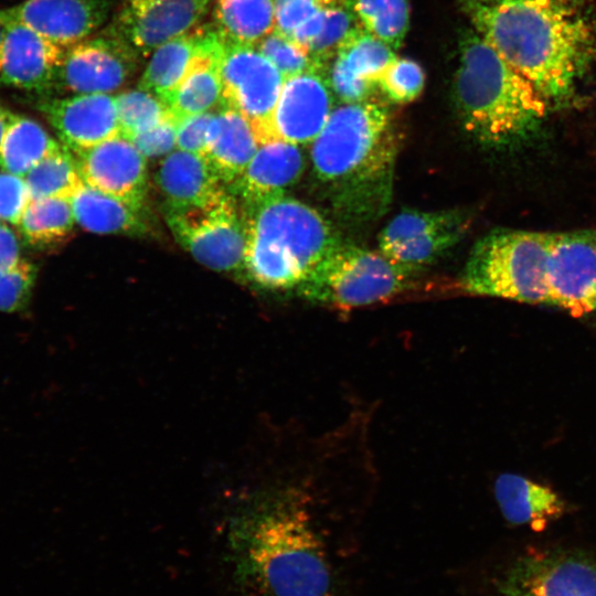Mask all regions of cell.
<instances>
[{
	"mask_svg": "<svg viewBox=\"0 0 596 596\" xmlns=\"http://www.w3.org/2000/svg\"><path fill=\"white\" fill-rule=\"evenodd\" d=\"M468 223L466 214L457 210L403 211L381 232L380 252L411 275L454 247Z\"/></svg>",
	"mask_w": 596,
	"mask_h": 596,
	"instance_id": "10",
	"label": "cell"
},
{
	"mask_svg": "<svg viewBox=\"0 0 596 596\" xmlns=\"http://www.w3.org/2000/svg\"><path fill=\"white\" fill-rule=\"evenodd\" d=\"M221 55L222 51L198 62L167 99L164 104L177 120L207 113L221 103Z\"/></svg>",
	"mask_w": 596,
	"mask_h": 596,
	"instance_id": "28",
	"label": "cell"
},
{
	"mask_svg": "<svg viewBox=\"0 0 596 596\" xmlns=\"http://www.w3.org/2000/svg\"><path fill=\"white\" fill-rule=\"evenodd\" d=\"M351 0H275V29L307 50L326 10Z\"/></svg>",
	"mask_w": 596,
	"mask_h": 596,
	"instance_id": "33",
	"label": "cell"
},
{
	"mask_svg": "<svg viewBox=\"0 0 596 596\" xmlns=\"http://www.w3.org/2000/svg\"><path fill=\"white\" fill-rule=\"evenodd\" d=\"M396 140L387 108L371 99L333 108L311 142L317 180L333 205L349 217L383 211L392 189Z\"/></svg>",
	"mask_w": 596,
	"mask_h": 596,
	"instance_id": "3",
	"label": "cell"
},
{
	"mask_svg": "<svg viewBox=\"0 0 596 596\" xmlns=\"http://www.w3.org/2000/svg\"><path fill=\"white\" fill-rule=\"evenodd\" d=\"M333 97L321 72L309 71L285 79L264 141L281 139L299 146L311 143L334 108Z\"/></svg>",
	"mask_w": 596,
	"mask_h": 596,
	"instance_id": "14",
	"label": "cell"
},
{
	"mask_svg": "<svg viewBox=\"0 0 596 596\" xmlns=\"http://www.w3.org/2000/svg\"><path fill=\"white\" fill-rule=\"evenodd\" d=\"M75 223L70 199L31 200L19 223L23 238L33 246H46L64 240Z\"/></svg>",
	"mask_w": 596,
	"mask_h": 596,
	"instance_id": "30",
	"label": "cell"
},
{
	"mask_svg": "<svg viewBox=\"0 0 596 596\" xmlns=\"http://www.w3.org/2000/svg\"><path fill=\"white\" fill-rule=\"evenodd\" d=\"M552 233L496 230L479 240L460 285L471 295L549 305L546 265Z\"/></svg>",
	"mask_w": 596,
	"mask_h": 596,
	"instance_id": "6",
	"label": "cell"
},
{
	"mask_svg": "<svg viewBox=\"0 0 596 596\" xmlns=\"http://www.w3.org/2000/svg\"><path fill=\"white\" fill-rule=\"evenodd\" d=\"M166 222L177 242L202 265L219 272L244 269L245 215L225 189L204 204L167 209Z\"/></svg>",
	"mask_w": 596,
	"mask_h": 596,
	"instance_id": "8",
	"label": "cell"
},
{
	"mask_svg": "<svg viewBox=\"0 0 596 596\" xmlns=\"http://www.w3.org/2000/svg\"><path fill=\"white\" fill-rule=\"evenodd\" d=\"M38 108L74 153L120 135L116 100L109 94L49 98Z\"/></svg>",
	"mask_w": 596,
	"mask_h": 596,
	"instance_id": "17",
	"label": "cell"
},
{
	"mask_svg": "<svg viewBox=\"0 0 596 596\" xmlns=\"http://www.w3.org/2000/svg\"><path fill=\"white\" fill-rule=\"evenodd\" d=\"M223 38L217 26H202L174 38L157 47L145 68L138 88L163 103L202 58L219 53Z\"/></svg>",
	"mask_w": 596,
	"mask_h": 596,
	"instance_id": "21",
	"label": "cell"
},
{
	"mask_svg": "<svg viewBox=\"0 0 596 596\" xmlns=\"http://www.w3.org/2000/svg\"><path fill=\"white\" fill-rule=\"evenodd\" d=\"M9 23H10V20L8 15L6 14V11L0 10V68H1L3 47H4Z\"/></svg>",
	"mask_w": 596,
	"mask_h": 596,
	"instance_id": "42",
	"label": "cell"
},
{
	"mask_svg": "<svg viewBox=\"0 0 596 596\" xmlns=\"http://www.w3.org/2000/svg\"><path fill=\"white\" fill-rule=\"evenodd\" d=\"M215 18L223 38L255 45L275 29V0H217Z\"/></svg>",
	"mask_w": 596,
	"mask_h": 596,
	"instance_id": "29",
	"label": "cell"
},
{
	"mask_svg": "<svg viewBox=\"0 0 596 596\" xmlns=\"http://www.w3.org/2000/svg\"><path fill=\"white\" fill-rule=\"evenodd\" d=\"M244 206V269L263 287L297 288L339 243L318 211L285 194Z\"/></svg>",
	"mask_w": 596,
	"mask_h": 596,
	"instance_id": "5",
	"label": "cell"
},
{
	"mask_svg": "<svg viewBox=\"0 0 596 596\" xmlns=\"http://www.w3.org/2000/svg\"><path fill=\"white\" fill-rule=\"evenodd\" d=\"M36 275V266L25 259L11 269L0 272V311L23 310L30 301Z\"/></svg>",
	"mask_w": 596,
	"mask_h": 596,
	"instance_id": "37",
	"label": "cell"
},
{
	"mask_svg": "<svg viewBox=\"0 0 596 596\" xmlns=\"http://www.w3.org/2000/svg\"><path fill=\"white\" fill-rule=\"evenodd\" d=\"M156 180L167 209L201 205L224 190L223 183L202 156L180 149L164 157Z\"/></svg>",
	"mask_w": 596,
	"mask_h": 596,
	"instance_id": "24",
	"label": "cell"
},
{
	"mask_svg": "<svg viewBox=\"0 0 596 596\" xmlns=\"http://www.w3.org/2000/svg\"><path fill=\"white\" fill-rule=\"evenodd\" d=\"M494 497L507 521L535 531L544 530L565 511V502L553 489L515 473L497 478Z\"/></svg>",
	"mask_w": 596,
	"mask_h": 596,
	"instance_id": "25",
	"label": "cell"
},
{
	"mask_svg": "<svg viewBox=\"0 0 596 596\" xmlns=\"http://www.w3.org/2000/svg\"><path fill=\"white\" fill-rule=\"evenodd\" d=\"M65 50L66 47L47 40L24 24L10 20L2 54L0 83L35 93L53 89L57 86Z\"/></svg>",
	"mask_w": 596,
	"mask_h": 596,
	"instance_id": "19",
	"label": "cell"
},
{
	"mask_svg": "<svg viewBox=\"0 0 596 596\" xmlns=\"http://www.w3.org/2000/svg\"><path fill=\"white\" fill-rule=\"evenodd\" d=\"M1 222V221H0Z\"/></svg>",
	"mask_w": 596,
	"mask_h": 596,
	"instance_id": "44",
	"label": "cell"
},
{
	"mask_svg": "<svg viewBox=\"0 0 596 596\" xmlns=\"http://www.w3.org/2000/svg\"><path fill=\"white\" fill-rule=\"evenodd\" d=\"M305 166L299 145L281 139L266 140L232 188L244 205L283 195L300 179Z\"/></svg>",
	"mask_w": 596,
	"mask_h": 596,
	"instance_id": "22",
	"label": "cell"
},
{
	"mask_svg": "<svg viewBox=\"0 0 596 596\" xmlns=\"http://www.w3.org/2000/svg\"><path fill=\"white\" fill-rule=\"evenodd\" d=\"M220 72L222 106L244 116L262 143L285 82L284 76L255 45L225 38Z\"/></svg>",
	"mask_w": 596,
	"mask_h": 596,
	"instance_id": "9",
	"label": "cell"
},
{
	"mask_svg": "<svg viewBox=\"0 0 596 596\" xmlns=\"http://www.w3.org/2000/svg\"><path fill=\"white\" fill-rule=\"evenodd\" d=\"M20 243L9 226L4 222H0V272H4L17 266L20 260Z\"/></svg>",
	"mask_w": 596,
	"mask_h": 596,
	"instance_id": "41",
	"label": "cell"
},
{
	"mask_svg": "<svg viewBox=\"0 0 596 596\" xmlns=\"http://www.w3.org/2000/svg\"><path fill=\"white\" fill-rule=\"evenodd\" d=\"M107 0H25L4 9L8 18L68 47L84 41L107 18Z\"/></svg>",
	"mask_w": 596,
	"mask_h": 596,
	"instance_id": "20",
	"label": "cell"
},
{
	"mask_svg": "<svg viewBox=\"0 0 596 596\" xmlns=\"http://www.w3.org/2000/svg\"><path fill=\"white\" fill-rule=\"evenodd\" d=\"M115 100L120 135L127 139L150 129L172 115L159 97L140 88L124 92L115 96Z\"/></svg>",
	"mask_w": 596,
	"mask_h": 596,
	"instance_id": "34",
	"label": "cell"
},
{
	"mask_svg": "<svg viewBox=\"0 0 596 596\" xmlns=\"http://www.w3.org/2000/svg\"><path fill=\"white\" fill-rule=\"evenodd\" d=\"M210 0H128L116 34L139 55L188 33L206 13Z\"/></svg>",
	"mask_w": 596,
	"mask_h": 596,
	"instance_id": "15",
	"label": "cell"
},
{
	"mask_svg": "<svg viewBox=\"0 0 596 596\" xmlns=\"http://www.w3.org/2000/svg\"><path fill=\"white\" fill-rule=\"evenodd\" d=\"M226 547L246 594L331 596L330 564L301 487L274 486L244 499L228 520Z\"/></svg>",
	"mask_w": 596,
	"mask_h": 596,
	"instance_id": "1",
	"label": "cell"
},
{
	"mask_svg": "<svg viewBox=\"0 0 596 596\" xmlns=\"http://www.w3.org/2000/svg\"><path fill=\"white\" fill-rule=\"evenodd\" d=\"M178 120L173 115L129 140L146 159L167 156L175 149Z\"/></svg>",
	"mask_w": 596,
	"mask_h": 596,
	"instance_id": "39",
	"label": "cell"
},
{
	"mask_svg": "<svg viewBox=\"0 0 596 596\" xmlns=\"http://www.w3.org/2000/svg\"><path fill=\"white\" fill-rule=\"evenodd\" d=\"M395 57V50L360 25L344 40L328 67L326 78L333 96L343 104L369 99Z\"/></svg>",
	"mask_w": 596,
	"mask_h": 596,
	"instance_id": "18",
	"label": "cell"
},
{
	"mask_svg": "<svg viewBox=\"0 0 596 596\" xmlns=\"http://www.w3.org/2000/svg\"><path fill=\"white\" fill-rule=\"evenodd\" d=\"M62 146L38 121L11 113L0 147V169L24 178L39 161Z\"/></svg>",
	"mask_w": 596,
	"mask_h": 596,
	"instance_id": "27",
	"label": "cell"
},
{
	"mask_svg": "<svg viewBox=\"0 0 596 596\" xmlns=\"http://www.w3.org/2000/svg\"><path fill=\"white\" fill-rule=\"evenodd\" d=\"M500 596H596V562L573 553L528 554L504 574Z\"/></svg>",
	"mask_w": 596,
	"mask_h": 596,
	"instance_id": "12",
	"label": "cell"
},
{
	"mask_svg": "<svg viewBox=\"0 0 596 596\" xmlns=\"http://www.w3.org/2000/svg\"><path fill=\"white\" fill-rule=\"evenodd\" d=\"M29 202L24 178L0 169V221L18 226Z\"/></svg>",
	"mask_w": 596,
	"mask_h": 596,
	"instance_id": "38",
	"label": "cell"
},
{
	"mask_svg": "<svg viewBox=\"0 0 596 596\" xmlns=\"http://www.w3.org/2000/svg\"><path fill=\"white\" fill-rule=\"evenodd\" d=\"M454 92L465 130L490 148L530 141L547 117L550 105L534 85L473 29L460 39Z\"/></svg>",
	"mask_w": 596,
	"mask_h": 596,
	"instance_id": "4",
	"label": "cell"
},
{
	"mask_svg": "<svg viewBox=\"0 0 596 596\" xmlns=\"http://www.w3.org/2000/svg\"><path fill=\"white\" fill-rule=\"evenodd\" d=\"M256 47L285 79L309 71L319 72L308 51L276 29L262 39Z\"/></svg>",
	"mask_w": 596,
	"mask_h": 596,
	"instance_id": "35",
	"label": "cell"
},
{
	"mask_svg": "<svg viewBox=\"0 0 596 596\" xmlns=\"http://www.w3.org/2000/svg\"><path fill=\"white\" fill-rule=\"evenodd\" d=\"M424 83V72L415 61L396 56L381 76L377 86L391 102L406 104L422 93Z\"/></svg>",
	"mask_w": 596,
	"mask_h": 596,
	"instance_id": "36",
	"label": "cell"
},
{
	"mask_svg": "<svg viewBox=\"0 0 596 596\" xmlns=\"http://www.w3.org/2000/svg\"><path fill=\"white\" fill-rule=\"evenodd\" d=\"M259 145L253 125L240 113L224 108L211 120L203 158L223 184L232 185Z\"/></svg>",
	"mask_w": 596,
	"mask_h": 596,
	"instance_id": "23",
	"label": "cell"
},
{
	"mask_svg": "<svg viewBox=\"0 0 596 596\" xmlns=\"http://www.w3.org/2000/svg\"><path fill=\"white\" fill-rule=\"evenodd\" d=\"M70 200L75 222L89 232L139 236L148 230L143 207L84 182Z\"/></svg>",
	"mask_w": 596,
	"mask_h": 596,
	"instance_id": "26",
	"label": "cell"
},
{
	"mask_svg": "<svg viewBox=\"0 0 596 596\" xmlns=\"http://www.w3.org/2000/svg\"><path fill=\"white\" fill-rule=\"evenodd\" d=\"M138 53L118 34L66 47L57 86L74 94H108L132 75Z\"/></svg>",
	"mask_w": 596,
	"mask_h": 596,
	"instance_id": "13",
	"label": "cell"
},
{
	"mask_svg": "<svg viewBox=\"0 0 596 596\" xmlns=\"http://www.w3.org/2000/svg\"><path fill=\"white\" fill-rule=\"evenodd\" d=\"M213 116V113L207 111L178 120L175 149L203 157L207 129Z\"/></svg>",
	"mask_w": 596,
	"mask_h": 596,
	"instance_id": "40",
	"label": "cell"
},
{
	"mask_svg": "<svg viewBox=\"0 0 596 596\" xmlns=\"http://www.w3.org/2000/svg\"><path fill=\"white\" fill-rule=\"evenodd\" d=\"M360 24L371 34L397 50L409 25L408 0H351Z\"/></svg>",
	"mask_w": 596,
	"mask_h": 596,
	"instance_id": "32",
	"label": "cell"
},
{
	"mask_svg": "<svg viewBox=\"0 0 596 596\" xmlns=\"http://www.w3.org/2000/svg\"><path fill=\"white\" fill-rule=\"evenodd\" d=\"M74 155L84 183L143 207L147 159L129 139L119 135Z\"/></svg>",
	"mask_w": 596,
	"mask_h": 596,
	"instance_id": "16",
	"label": "cell"
},
{
	"mask_svg": "<svg viewBox=\"0 0 596 596\" xmlns=\"http://www.w3.org/2000/svg\"><path fill=\"white\" fill-rule=\"evenodd\" d=\"M30 201L71 199L83 184L75 156L65 146L39 161L24 177Z\"/></svg>",
	"mask_w": 596,
	"mask_h": 596,
	"instance_id": "31",
	"label": "cell"
},
{
	"mask_svg": "<svg viewBox=\"0 0 596 596\" xmlns=\"http://www.w3.org/2000/svg\"><path fill=\"white\" fill-rule=\"evenodd\" d=\"M11 113L12 111H10L9 109H7L0 104V147H1V142H2L6 129L9 124Z\"/></svg>",
	"mask_w": 596,
	"mask_h": 596,
	"instance_id": "43",
	"label": "cell"
},
{
	"mask_svg": "<svg viewBox=\"0 0 596 596\" xmlns=\"http://www.w3.org/2000/svg\"><path fill=\"white\" fill-rule=\"evenodd\" d=\"M408 276L380 251L339 242L297 287V291L312 302L360 307L402 291Z\"/></svg>",
	"mask_w": 596,
	"mask_h": 596,
	"instance_id": "7",
	"label": "cell"
},
{
	"mask_svg": "<svg viewBox=\"0 0 596 596\" xmlns=\"http://www.w3.org/2000/svg\"><path fill=\"white\" fill-rule=\"evenodd\" d=\"M546 285L549 305L574 317L596 310V228L552 233Z\"/></svg>",
	"mask_w": 596,
	"mask_h": 596,
	"instance_id": "11",
	"label": "cell"
},
{
	"mask_svg": "<svg viewBox=\"0 0 596 596\" xmlns=\"http://www.w3.org/2000/svg\"><path fill=\"white\" fill-rule=\"evenodd\" d=\"M472 29L550 106H566L596 57L590 0H461Z\"/></svg>",
	"mask_w": 596,
	"mask_h": 596,
	"instance_id": "2",
	"label": "cell"
}]
</instances>
